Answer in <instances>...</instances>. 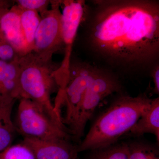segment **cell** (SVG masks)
Here are the masks:
<instances>
[{
    "instance_id": "8",
    "label": "cell",
    "mask_w": 159,
    "mask_h": 159,
    "mask_svg": "<svg viewBox=\"0 0 159 159\" xmlns=\"http://www.w3.org/2000/svg\"><path fill=\"white\" fill-rule=\"evenodd\" d=\"M62 6L61 12V29L63 43L66 48V54L63 63H70L71 52L73 44L80 23L85 15V2L81 0L61 1Z\"/></svg>"
},
{
    "instance_id": "9",
    "label": "cell",
    "mask_w": 159,
    "mask_h": 159,
    "mask_svg": "<svg viewBox=\"0 0 159 159\" xmlns=\"http://www.w3.org/2000/svg\"><path fill=\"white\" fill-rule=\"evenodd\" d=\"M22 143L36 159H78V145L71 140L45 141L25 137Z\"/></svg>"
},
{
    "instance_id": "17",
    "label": "cell",
    "mask_w": 159,
    "mask_h": 159,
    "mask_svg": "<svg viewBox=\"0 0 159 159\" xmlns=\"http://www.w3.org/2000/svg\"><path fill=\"white\" fill-rule=\"evenodd\" d=\"M16 2L21 9L33 10L40 12L42 15L48 10L51 2L47 0H17Z\"/></svg>"
},
{
    "instance_id": "6",
    "label": "cell",
    "mask_w": 159,
    "mask_h": 159,
    "mask_svg": "<svg viewBox=\"0 0 159 159\" xmlns=\"http://www.w3.org/2000/svg\"><path fill=\"white\" fill-rule=\"evenodd\" d=\"M122 90V84L117 76L108 71L99 69L84 96L79 118L73 134L75 141L79 142L83 136L87 123L101 101Z\"/></svg>"
},
{
    "instance_id": "12",
    "label": "cell",
    "mask_w": 159,
    "mask_h": 159,
    "mask_svg": "<svg viewBox=\"0 0 159 159\" xmlns=\"http://www.w3.org/2000/svg\"><path fill=\"white\" fill-rule=\"evenodd\" d=\"M15 101L0 103V152L11 146L17 132L11 117Z\"/></svg>"
},
{
    "instance_id": "22",
    "label": "cell",
    "mask_w": 159,
    "mask_h": 159,
    "mask_svg": "<svg viewBox=\"0 0 159 159\" xmlns=\"http://www.w3.org/2000/svg\"><path fill=\"white\" fill-rule=\"evenodd\" d=\"M2 16H0V22H1V19H2Z\"/></svg>"
},
{
    "instance_id": "21",
    "label": "cell",
    "mask_w": 159,
    "mask_h": 159,
    "mask_svg": "<svg viewBox=\"0 0 159 159\" xmlns=\"http://www.w3.org/2000/svg\"><path fill=\"white\" fill-rule=\"evenodd\" d=\"M3 34L2 33V32H1V31H0V40L3 37Z\"/></svg>"
},
{
    "instance_id": "19",
    "label": "cell",
    "mask_w": 159,
    "mask_h": 159,
    "mask_svg": "<svg viewBox=\"0 0 159 159\" xmlns=\"http://www.w3.org/2000/svg\"><path fill=\"white\" fill-rule=\"evenodd\" d=\"M12 2L6 0H0V16H3L12 7Z\"/></svg>"
},
{
    "instance_id": "3",
    "label": "cell",
    "mask_w": 159,
    "mask_h": 159,
    "mask_svg": "<svg viewBox=\"0 0 159 159\" xmlns=\"http://www.w3.org/2000/svg\"><path fill=\"white\" fill-rule=\"evenodd\" d=\"M51 62L32 52L19 57L20 99L32 100L54 121L64 125L51 100V94L60 87L57 70H53Z\"/></svg>"
},
{
    "instance_id": "7",
    "label": "cell",
    "mask_w": 159,
    "mask_h": 159,
    "mask_svg": "<svg viewBox=\"0 0 159 159\" xmlns=\"http://www.w3.org/2000/svg\"><path fill=\"white\" fill-rule=\"evenodd\" d=\"M52 8L41 15L34 37L32 52L44 59L51 60L52 55L63 44L61 34V1H53Z\"/></svg>"
},
{
    "instance_id": "4",
    "label": "cell",
    "mask_w": 159,
    "mask_h": 159,
    "mask_svg": "<svg viewBox=\"0 0 159 159\" xmlns=\"http://www.w3.org/2000/svg\"><path fill=\"white\" fill-rule=\"evenodd\" d=\"M14 124L17 132L24 138L45 141L74 139L65 125L55 122L30 99L21 98Z\"/></svg>"
},
{
    "instance_id": "15",
    "label": "cell",
    "mask_w": 159,
    "mask_h": 159,
    "mask_svg": "<svg viewBox=\"0 0 159 159\" xmlns=\"http://www.w3.org/2000/svg\"><path fill=\"white\" fill-rule=\"evenodd\" d=\"M85 159H128L125 142L90 151Z\"/></svg>"
},
{
    "instance_id": "11",
    "label": "cell",
    "mask_w": 159,
    "mask_h": 159,
    "mask_svg": "<svg viewBox=\"0 0 159 159\" xmlns=\"http://www.w3.org/2000/svg\"><path fill=\"white\" fill-rule=\"evenodd\" d=\"M147 133L154 135L159 144V97L152 99L150 105L142 114L138 122L126 134L140 137Z\"/></svg>"
},
{
    "instance_id": "5",
    "label": "cell",
    "mask_w": 159,
    "mask_h": 159,
    "mask_svg": "<svg viewBox=\"0 0 159 159\" xmlns=\"http://www.w3.org/2000/svg\"><path fill=\"white\" fill-rule=\"evenodd\" d=\"M99 69L85 62L70 63L67 79L54 106L56 111L62 104L65 114L61 121L73 136L78 118L80 106L87 89Z\"/></svg>"
},
{
    "instance_id": "18",
    "label": "cell",
    "mask_w": 159,
    "mask_h": 159,
    "mask_svg": "<svg viewBox=\"0 0 159 159\" xmlns=\"http://www.w3.org/2000/svg\"><path fill=\"white\" fill-rule=\"evenodd\" d=\"M151 76L154 84L153 92L155 94H159V64L154 66L151 70Z\"/></svg>"
},
{
    "instance_id": "14",
    "label": "cell",
    "mask_w": 159,
    "mask_h": 159,
    "mask_svg": "<svg viewBox=\"0 0 159 159\" xmlns=\"http://www.w3.org/2000/svg\"><path fill=\"white\" fill-rule=\"evenodd\" d=\"M128 159H159L158 144L141 140L125 142Z\"/></svg>"
},
{
    "instance_id": "16",
    "label": "cell",
    "mask_w": 159,
    "mask_h": 159,
    "mask_svg": "<svg viewBox=\"0 0 159 159\" xmlns=\"http://www.w3.org/2000/svg\"><path fill=\"white\" fill-rule=\"evenodd\" d=\"M0 159H36L31 151L21 144L11 145L0 152Z\"/></svg>"
},
{
    "instance_id": "10",
    "label": "cell",
    "mask_w": 159,
    "mask_h": 159,
    "mask_svg": "<svg viewBox=\"0 0 159 159\" xmlns=\"http://www.w3.org/2000/svg\"><path fill=\"white\" fill-rule=\"evenodd\" d=\"M20 11V9L17 5L12 6L1 19L0 31L20 57L30 52L21 26Z\"/></svg>"
},
{
    "instance_id": "2",
    "label": "cell",
    "mask_w": 159,
    "mask_h": 159,
    "mask_svg": "<svg viewBox=\"0 0 159 159\" xmlns=\"http://www.w3.org/2000/svg\"><path fill=\"white\" fill-rule=\"evenodd\" d=\"M152 99L145 94L135 97L122 95L117 97L94 121L78 152L110 146L119 142L138 122Z\"/></svg>"
},
{
    "instance_id": "1",
    "label": "cell",
    "mask_w": 159,
    "mask_h": 159,
    "mask_svg": "<svg viewBox=\"0 0 159 159\" xmlns=\"http://www.w3.org/2000/svg\"><path fill=\"white\" fill-rule=\"evenodd\" d=\"M89 29L91 49L125 70L158 63L159 4L151 0H97Z\"/></svg>"
},
{
    "instance_id": "20",
    "label": "cell",
    "mask_w": 159,
    "mask_h": 159,
    "mask_svg": "<svg viewBox=\"0 0 159 159\" xmlns=\"http://www.w3.org/2000/svg\"><path fill=\"white\" fill-rule=\"evenodd\" d=\"M8 63L0 60V93L2 89V86L4 79H5V74L6 66H7Z\"/></svg>"
},
{
    "instance_id": "13",
    "label": "cell",
    "mask_w": 159,
    "mask_h": 159,
    "mask_svg": "<svg viewBox=\"0 0 159 159\" xmlns=\"http://www.w3.org/2000/svg\"><path fill=\"white\" fill-rule=\"evenodd\" d=\"M20 9V21L25 40L30 53L33 51L34 37L41 17L37 11Z\"/></svg>"
}]
</instances>
